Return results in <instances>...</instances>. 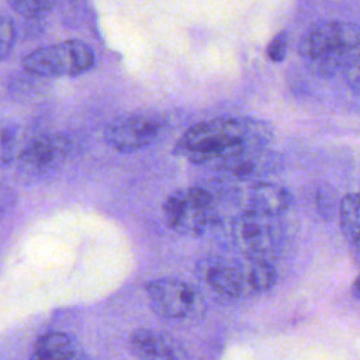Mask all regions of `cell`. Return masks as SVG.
Segmentation results:
<instances>
[{
  "label": "cell",
  "mask_w": 360,
  "mask_h": 360,
  "mask_svg": "<svg viewBox=\"0 0 360 360\" xmlns=\"http://www.w3.org/2000/svg\"><path fill=\"white\" fill-rule=\"evenodd\" d=\"M270 141L267 125L236 117H218L190 127L176 143V152L191 163L229 170L248 177Z\"/></svg>",
  "instance_id": "6da1fadb"
},
{
  "label": "cell",
  "mask_w": 360,
  "mask_h": 360,
  "mask_svg": "<svg viewBox=\"0 0 360 360\" xmlns=\"http://www.w3.org/2000/svg\"><path fill=\"white\" fill-rule=\"evenodd\" d=\"M205 280L214 291L229 298H240L246 292H250L240 267L214 264L208 267Z\"/></svg>",
  "instance_id": "8fae6325"
},
{
  "label": "cell",
  "mask_w": 360,
  "mask_h": 360,
  "mask_svg": "<svg viewBox=\"0 0 360 360\" xmlns=\"http://www.w3.org/2000/svg\"><path fill=\"white\" fill-rule=\"evenodd\" d=\"M281 225V215L249 210L235 224L236 243L246 257L270 259L281 246L284 236Z\"/></svg>",
  "instance_id": "5b68a950"
},
{
  "label": "cell",
  "mask_w": 360,
  "mask_h": 360,
  "mask_svg": "<svg viewBox=\"0 0 360 360\" xmlns=\"http://www.w3.org/2000/svg\"><path fill=\"white\" fill-rule=\"evenodd\" d=\"M73 141L63 134L34 139L18 155V169L30 177H42L60 167L73 152Z\"/></svg>",
  "instance_id": "52a82bcc"
},
{
  "label": "cell",
  "mask_w": 360,
  "mask_h": 360,
  "mask_svg": "<svg viewBox=\"0 0 360 360\" xmlns=\"http://www.w3.org/2000/svg\"><path fill=\"white\" fill-rule=\"evenodd\" d=\"M11 8L25 17V18H38L49 13L56 0H8Z\"/></svg>",
  "instance_id": "9a60e30c"
},
{
  "label": "cell",
  "mask_w": 360,
  "mask_h": 360,
  "mask_svg": "<svg viewBox=\"0 0 360 360\" xmlns=\"http://www.w3.org/2000/svg\"><path fill=\"white\" fill-rule=\"evenodd\" d=\"M360 34L354 22L323 20L312 24L301 38L300 56L318 77H332L359 60Z\"/></svg>",
  "instance_id": "7a4b0ae2"
},
{
  "label": "cell",
  "mask_w": 360,
  "mask_h": 360,
  "mask_svg": "<svg viewBox=\"0 0 360 360\" xmlns=\"http://www.w3.org/2000/svg\"><path fill=\"white\" fill-rule=\"evenodd\" d=\"M152 311L165 319L184 318L194 305L193 288L177 278H156L145 285Z\"/></svg>",
  "instance_id": "ba28073f"
},
{
  "label": "cell",
  "mask_w": 360,
  "mask_h": 360,
  "mask_svg": "<svg viewBox=\"0 0 360 360\" xmlns=\"http://www.w3.org/2000/svg\"><path fill=\"white\" fill-rule=\"evenodd\" d=\"M94 51L79 39H68L41 46L22 59V68L34 76H77L94 66Z\"/></svg>",
  "instance_id": "3957f363"
},
{
  "label": "cell",
  "mask_w": 360,
  "mask_h": 360,
  "mask_svg": "<svg viewBox=\"0 0 360 360\" xmlns=\"http://www.w3.org/2000/svg\"><path fill=\"white\" fill-rule=\"evenodd\" d=\"M166 120L158 112H131L112 121L104 138L121 153H132L149 146L165 129Z\"/></svg>",
  "instance_id": "8992f818"
},
{
  "label": "cell",
  "mask_w": 360,
  "mask_h": 360,
  "mask_svg": "<svg viewBox=\"0 0 360 360\" xmlns=\"http://www.w3.org/2000/svg\"><path fill=\"white\" fill-rule=\"evenodd\" d=\"M240 269L245 274L250 292L267 291L277 281V271L270 259L248 257L246 264Z\"/></svg>",
  "instance_id": "4fadbf2b"
},
{
  "label": "cell",
  "mask_w": 360,
  "mask_h": 360,
  "mask_svg": "<svg viewBox=\"0 0 360 360\" xmlns=\"http://www.w3.org/2000/svg\"><path fill=\"white\" fill-rule=\"evenodd\" d=\"M128 346L139 359H179L181 354L177 346L160 332L152 329H135L128 338Z\"/></svg>",
  "instance_id": "9c48e42d"
},
{
  "label": "cell",
  "mask_w": 360,
  "mask_h": 360,
  "mask_svg": "<svg viewBox=\"0 0 360 360\" xmlns=\"http://www.w3.org/2000/svg\"><path fill=\"white\" fill-rule=\"evenodd\" d=\"M80 349L76 340L65 332H48L41 335L32 347V357L38 360L76 359Z\"/></svg>",
  "instance_id": "7c38bea8"
},
{
  "label": "cell",
  "mask_w": 360,
  "mask_h": 360,
  "mask_svg": "<svg viewBox=\"0 0 360 360\" xmlns=\"http://www.w3.org/2000/svg\"><path fill=\"white\" fill-rule=\"evenodd\" d=\"M17 128L11 124L0 125V167L10 163L15 156Z\"/></svg>",
  "instance_id": "2e32d148"
},
{
  "label": "cell",
  "mask_w": 360,
  "mask_h": 360,
  "mask_svg": "<svg viewBox=\"0 0 360 360\" xmlns=\"http://www.w3.org/2000/svg\"><path fill=\"white\" fill-rule=\"evenodd\" d=\"M285 52H287V34L280 32L269 44L267 56L273 62H281L285 56Z\"/></svg>",
  "instance_id": "ac0fdd59"
},
{
  "label": "cell",
  "mask_w": 360,
  "mask_h": 360,
  "mask_svg": "<svg viewBox=\"0 0 360 360\" xmlns=\"http://www.w3.org/2000/svg\"><path fill=\"white\" fill-rule=\"evenodd\" d=\"M346 84L349 86V89L354 93L359 94V79H360V73H359V60L353 62L352 65H349L343 72H342Z\"/></svg>",
  "instance_id": "ffe728a7"
},
{
  "label": "cell",
  "mask_w": 360,
  "mask_h": 360,
  "mask_svg": "<svg viewBox=\"0 0 360 360\" xmlns=\"http://www.w3.org/2000/svg\"><path fill=\"white\" fill-rule=\"evenodd\" d=\"M359 195L350 193L342 197L339 202L340 229L353 249H359Z\"/></svg>",
  "instance_id": "5bb4252c"
},
{
  "label": "cell",
  "mask_w": 360,
  "mask_h": 360,
  "mask_svg": "<svg viewBox=\"0 0 360 360\" xmlns=\"http://www.w3.org/2000/svg\"><path fill=\"white\" fill-rule=\"evenodd\" d=\"M316 202H318V211H319L321 217L325 221L330 219V217L333 215V210H335V198H333L332 191L319 190L318 197H316Z\"/></svg>",
  "instance_id": "d6986e66"
},
{
  "label": "cell",
  "mask_w": 360,
  "mask_h": 360,
  "mask_svg": "<svg viewBox=\"0 0 360 360\" xmlns=\"http://www.w3.org/2000/svg\"><path fill=\"white\" fill-rule=\"evenodd\" d=\"M352 291H353V295L356 297V298H359V277H356L354 278V281H353V284H352Z\"/></svg>",
  "instance_id": "44dd1931"
},
{
  "label": "cell",
  "mask_w": 360,
  "mask_h": 360,
  "mask_svg": "<svg viewBox=\"0 0 360 360\" xmlns=\"http://www.w3.org/2000/svg\"><path fill=\"white\" fill-rule=\"evenodd\" d=\"M15 42V28L8 17L0 15V60L6 59Z\"/></svg>",
  "instance_id": "e0dca14e"
},
{
  "label": "cell",
  "mask_w": 360,
  "mask_h": 360,
  "mask_svg": "<svg viewBox=\"0 0 360 360\" xmlns=\"http://www.w3.org/2000/svg\"><path fill=\"white\" fill-rule=\"evenodd\" d=\"M167 225L183 235H200L214 221L212 195L202 187L176 190L163 202Z\"/></svg>",
  "instance_id": "277c9868"
},
{
  "label": "cell",
  "mask_w": 360,
  "mask_h": 360,
  "mask_svg": "<svg viewBox=\"0 0 360 360\" xmlns=\"http://www.w3.org/2000/svg\"><path fill=\"white\" fill-rule=\"evenodd\" d=\"M250 210L270 214L281 215L291 208L294 204V197L288 188L276 183H259L253 186L249 191Z\"/></svg>",
  "instance_id": "30bf717a"
}]
</instances>
